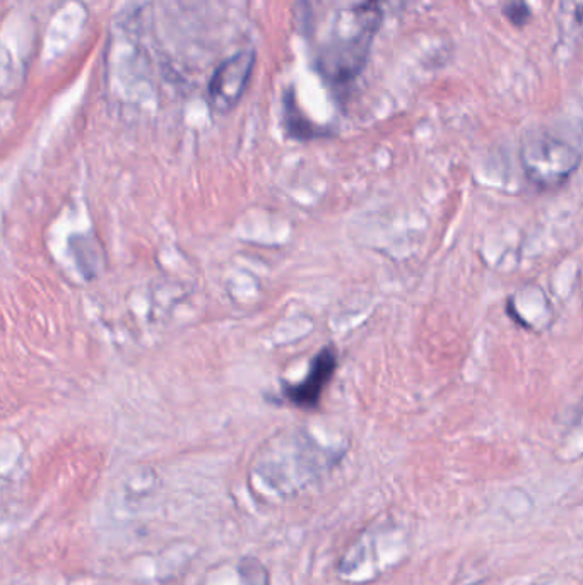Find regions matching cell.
<instances>
[{
	"label": "cell",
	"mask_w": 583,
	"mask_h": 585,
	"mask_svg": "<svg viewBox=\"0 0 583 585\" xmlns=\"http://www.w3.org/2000/svg\"><path fill=\"white\" fill-rule=\"evenodd\" d=\"M579 20L583 21V8L579 9Z\"/></svg>",
	"instance_id": "cell-4"
},
{
	"label": "cell",
	"mask_w": 583,
	"mask_h": 585,
	"mask_svg": "<svg viewBox=\"0 0 583 585\" xmlns=\"http://www.w3.org/2000/svg\"><path fill=\"white\" fill-rule=\"evenodd\" d=\"M337 357L333 348H324L313 360L309 373L300 384L287 389V396L294 406L315 407L321 400L325 385L333 379L336 372Z\"/></svg>",
	"instance_id": "cell-2"
},
{
	"label": "cell",
	"mask_w": 583,
	"mask_h": 585,
	"mask_svg": "<svg viewBox=\"0 0 583 585\" xmlns=\"http://www.w3.org/2000/svg\"><path fill=\"white\" fill-rule=\"evenodd\" d=\"M505 14L512 23L522 26V24L526 23L527 18H529V8H527L524 0H511V2L505 5Z\"/></svg>",
	"instance_id": "cell-3"
},
{
	"label": "cell",
	"mask_w": 583,
	"mask_h": 585,
	"mask_svg": "<svg viewBox=\"0 0 583 585\" xmlns=\"http://www.w3.org/2000/svg\"><path fill=\"white\" fill-rule=\"evenodd\" d=\"M254 54L244 52L229 58L216 70L211 86H209V101L211 106L217 113H226L238 103L248 79H250L251 69H254Z\"/></svg>",
	"instance_id": "cell-1"
}]
</instances>
